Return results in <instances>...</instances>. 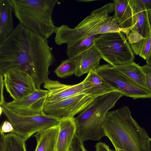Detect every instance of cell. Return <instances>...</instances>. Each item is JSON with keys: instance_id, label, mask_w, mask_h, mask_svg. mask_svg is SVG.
Listing matches in <instances>:
<instances>
[{"instance_id": "23", "label": "cell", "mask_w": 151, "mask_h": 151, "mask_svg": "<svg viewBox=\"0 0 151 151\" xmlns=\"http://www.w3.org/2000/svg\"><path fill=\"white\" fill-rule=\"evenodd\" d=\"M76 69V61L68 59L63 61L55 69L54 73L58 77L64 78L75 74Z\"/></svg>"}, {"instance_id": "16", "label": "cell", "mask_w": 151, "mask_h": 151, "mask_svg": "<svg viewBox=\"0 0 151 151\" xmlns=\"http://www.w3.org/2000/svg\"><path fill=\"white\" fill-rule=\"evenodd\" d=\"M59 124L41 130L34 135L37 142L34 151H56Z\"/></svg>"}, {"instance_id": "5", "label": "cell", "mask_w": 151, "mask_h": 151, "mask_svg": "<svg viewBox=\"0 0 151 151\" xmlns=\"http://www.w3.org/2000/svg\"><path fill=\"white\" fill-rule=\"evenodd\" d=\"M122 96L116 91L99 96L74 117L76 134L83 142L98 141L105 136L103 127L106 114Z\"/></svg>"}, {"instance_id": "10", "label": "cell", "mask_w": 151, "mask_h": 151, "mask_svg": "<svg viewBox=\"0 0 151 151\" xmlns=\"http://www.w3.org/2000/svg\"><path fill=\"white\" fill-rule=\"evenodd\" d=\"M4 78L6 91L13 100L22 99L33 93L37 88L31 75L24 71H9L4 75Z\"/></svg>"}, {"instance_id": "14", "label": "cell", "mask_w": 151, "mask_h": 151, "mask_svg": "<svg viewBox=\"0 0 151 151\" xmlns=\"http://www.w3.org/2000/svg\"><path fill=\"white\" fill-rule=\"evenodd\" d=\"M101 57L94 46L83 52L74 60L77 64V69L75 75L80 77L88 73L99 66Z\"/></svg>"}, {"instance_id": "24", "label": "cell", "mask_w": 151, "mask_h": 151, "mask_svg": "<svg viewBox=\"0 0 151 151\" xmlns=\"http://www.w3.org/2000/svg\"><path fill=\"white\" fill-rule=\"evenodd\" d=\"M129 3L132 8L151 10V0H128Z\"/></svg>"}, {"instance_id": "15", "label": "cell", "mask_w": 151, "mask_h": 151, "mask_svg": "<svg viewBox=\"0 0 151 151\" xmlns=\"http://www.w3.org/2000/svg\"><path fill=\"white\" fill-rule=\"evenodd\" d=\"M59 126V130L56 151H68L76 134L74 117L61 119Z\"/></svg>"}, {"instance_id": "21", "label": "cell", "mask_w": 151, "mask_h": 151, "mask_svg": "<svg viewBox=\"0 0 151 151\" xmlns=\"http://www.w3.org/2000/svg\"><path fill=\"white\" fill-rule=\"evenodd\" d=\"M98 35L90 36L67 45L66 54L68 59L74 60L83 52L94 46Z\"/></svg>"}, {"instance_id": "19", "label": "cell", "mask_w": 151, "mask_h": 151, "mask_svg": "<svg viewBox=\"0 0 151 151\" xmlns=\"http://www.w3.org/2000/svg\"><path fill=\"white\" fill-rule=\"evenodd\" d=\"M113 67L136 83L147 89L145 81L146 75L142 70V66H140L133 61Z\"/></svg>"}, {"instance_id": "7", "label": "cell", "mask_w": 151, "mask_h": 151, "mask_svg": "<svg viewBox=\"0 0 151 151\" xmlns=\"http://www.w3.org/2000/svg\"><path fill=\"white\" fill-rule=\"evenodd\" d=\"M1 106L3 113L12 124L13 133L26 141L33 134L59 124L60 119L44 114L37 115H20Z\"/></svg>"}, {"instance_id": "2", "label": "cell", "mask_w": 151, "mask_h": 151, "mask_svg": "<svg viewBox=\"0 0 151 151\" xmlns=\"http://www.w3.org/2000/svg\"><path fill=\"white\" fill-rule=\"evenodd\" d=\"M103 127L105 136L114 148L112 151H149L150 138L133 118L127 106L108 111Z\"/></svg>"}, {"instance_id": "20", "label": "cell", "mask_w": 151, "mask_h": 151, "mask_svg": "<svg viewBox=\"0 0 151 151\" xmlns=\"http://www.w3.org/2000/svg\"><path fill=\"white\" fill-rule=\"evenodd\" d=\"M92 84V87L88 94L99 96L115 91L94 70L89 72L86 76Z\"/></svg>"}, {"instance_id": "3", "label": "cell", "mask_w": 151, "mask_h": 151, "mask_svg": "<svg viewBox=\"0 0 151 151\" xmlns=\"http://www.w3.org/2000/svg\"><path fill=\"white\" fill-rule=\"evenodd\" d=\"M113 3H109L92 11L74 28L67 25L56 27L55 41L58 45H67L91 36L109 32H122L127 38L129 29L120 28L116 21L109 14L114 12Z\"/></svg>"}, {"instance_id": "34", "label": "cell", "mask_w": 151, "mask_h": 151, "mask_svg": "<svg viewBox=\"0 0 151 151\" xmlns=\"http://www.w3.org/2000/svg\"><path fill=\"white\" fill-rule=\"evenodd\" d=\"M148 11L149 20L151 29V10Z\"/></svg>"}, {"instance_id": "31", "label": "cell", "mask_w": 151, "mask_h": 151, "mask_svg": "<svg viewBox=\"0 0 151 151\" xmlns=\"http://www.w3.org/2000/svg\"><path fill=\"white\" fill-rule=\"evenodd\" d=\"M145 81L147 89L151 95V78L146 75Z\"/></svg>"}, {"instance_id": "1", "label": "cell", "mask_w": 151, "mask_h": 151, "mask_svg": "<svg viewBox=\"0 0 151 151\" xmlns=\"http://www.w3.org/2000/svg\"><path fill=\"white\" fill-rule=\"evenodd\" d=\"M47 39L19 23L0 43V75L12 70L26 72L37 88L48 79L55 59Z\"/></svg>"}, {"instance_id": "6", "label": "cell", "mask_w": 151, "mask_h": 151, "mask_svg": "<svg viewBox=\"0 0 151 151\" xmlns=\"http://www.w3.org/2000/svg\"><path fill=\"white\" fill-rule=\"evenodd\" d=\"M124 34L122 32L100 35L95 38L94 45L101 58L112 66L133 61L134 55Z\"/></svg>"}, {"instance_id": "35", "label": "cell", "mask_w": 151, "mask_h": 151, "mask_svg": "<svg viewBox=\"0 0 151 151\" xmlns=\"http://www.w3.org/2000/svg\"><path fill=\"white\" fill-rule=\"evenodd\" d=\"M149 151H151V138H150L149 142Z\"/></svg>"}, {"instance_id": "18", "label": "cell", "mask_w": 151, "mask_h": 151, "mask_svg": "<svg viewBox=\"0 0 151 151\" xmlns=\"http://www.w3.org/2000/svg\"><path fill=\"white\" fill-rule=\"evenodd\" d=\"M113 1L114 12L113 17L120 28L130 29L132 24L133 13L128 0Z\"/></svg>"}, {"instance_id": "37", "label": "cell", "mask_w": 151, "mask_h": 151, "mask_svg": "<svg viewBox=\"0 0 151 151\" xmlns=\"http://www.w3.org/2000/svg\"><path fill=\"white\" fill-rule=\"evenodd\" d=\"M68 151H69V150Z\"/></svg>"}, {"instance_id": "32", "label": "cell", "mask_w": 151, "mask_h": 151, "mask_svg": "<svg viewBox=\"0 0 151 151\" xmlns=\"http://www.w3.org/2000/svg\"><path fill=\"white\" fill-rule=\"evenodd\" d=\"M0 151H4V134L0 132Z\"/></svg>"}, {"instance_id": "8", "label": "cell", "mask_w": 151, "mask_h": 151, "mask_svg": "<svg viewBox=\"0 0 151 151\" xmlns=\"http://www.w3.org/2000/svg\"><path fill=\"white\" fill-rule=\"evenodd\" d=\"M115 91L123 96L135 99L150 98L148 90L109 64L100 65L94 70Z\"/></svg>"}, {"instance_id": "13", "label": "cell", "mask_w": 151, "mask_h": 151, "mask_svg": "<svg viewBox=\"0 0 151 151\" xmlns=\"http://www.w3.org/2000/svg\"><path fill=\"white\" fill-rule=\"evenodd\" d=\"M132 24L127 39L132 50L136 55H139L151 35V29L147 10L132 11Z\"/></svg>"}, {"instance_id": "30", "label": "cell", "mask_w": 151, "mask_h": 151, "mask_svg": "<svg viewBox=\"0 0 151 151\" xmlns=\"http://www.w3.org/2000/svg\"><path fill=\"white\" fill-rule=\"evenodd\" d=\"M142 68L145 75L151 78V67L146 65L142 66Z\"/></svg>"}, {"instance_id": "36", "label": "cell", "mask_w": 151, "mask_h": 151, "mask_svg": "<svg viewBox=\"0 0 151 151\" xmlns=\"http://www.w3.org/2000/svg\"><path fill=\"white\" fill-rule=\"evenodd\" d=\"M3 113V109L1 106H0V115H1L2 113Z\"/></svg>"}, {"instance_id": "29", "label": "cell", "mask_w": 151, "mask_h": 151, "mask_svg": "<svg viewBox=\"0 0 151 151\" xmlns=\"http://www.w3.org/2000/svg\"><path fill=\"white\" fill-rule=\"evenodd\" d=\"M95 148L96 151H112L108 145L101 142L97 143Z\"/></svg>"}, {"instance_id": "25", "label": "cell", "mask_w": 151, "mask_h": 151, "mask_svg": "<svg viewBox=\"0 0 151 151\" xmlns=\"http://www.w3.org/2000/svg\"><path fill=\"white\" fill-rule=\"evenodd\" d=\"M70 151H88L85 148L83 142L76 134L69 149Z\"/></svg>"}, {"instance_id": "22", "label": "cell", "mask_w": 151, "mask_h": 151, "mask_svg": "<svg viewBox=\"0 0 151 151\" xmlns=\"http://www.w3.org/2000/svg\"><path fill=\"white\" fill-rule=\"evenodd\" d=\"M26 140L14 133L5 134L4 151H27Z\"/></svg>"}, {"instance_id": "12", "label": "cell", "mask_w": 151, "mask_h": 151, "mask_svg": "<svg viewBox=\"0 0 151 151\" xmlns=\"http://www.w3.org/2000/svg\"><path fill=\"white\" fill-rule=\"evenodd\" d=\"M48 93L47 90L37 88L33 93L22 99L6 102L1 106L20 115H44V107Z\"/></svg>"}, {"instance_id": "33", "label": "cell", "mask_w": 151, "mask_h": 151, "mask_svg": "<svg viewBox=\"0 0 151 151\" xmlns=\"http://www.w3.org/2000/svg\"><path fill=\"white\" fill-rule=\"evenodd\" d=\"M147 65L151 67V52L149 57L145 60Z\"/></svg>"}, {"instance_id": "11", "label": "cell", "mask_w": 151, "mask_h": 151, "mask_svg": "<svg viewBox=\"0 0 151 151\" xmlns=\"http://www.w3.org/2000/svg\"><path fill=\"white\" fill-rule=\"evenodd\" d=\"M43 84L44 88L48 91L45 103L55 102L81 93L89 94L92 87L91 82L86 77L81 82L73 85L65 84L49 78Z\"/></svg>"}, {"instance_id": "26", "label": "cell", "mask_w": 151, "mask_h": 151, "mask_svg": "<svg viewBox=\"0 0 151 151\" xmlns=\"http://www.w3.org/2000/svg\"><path fill=\"white\" fill-rule=\"evenodd\" d=\"M151 52V35L142 48L139 55L146 60Z\"/></svg>"}, {"instance_id": "4", "label": "cell", "mask_w": 151, "mask_h": 151, "mask_svg": "<svg viewBox=\"0 0 151 151\" xmlns=\"http://www.w3.org/2000/svg\"><path fill=\"white\" fill-rule=\"evenodd\" d=\"M11 0L19 24L47 39L55 33L52 15L58 0Z\"/></svg>"}, {"instance_id": "9", "label": "cell", "mask_w": 151, "mask_h": 151, "mask_svg": "<svg viewBox=\"0 0 151 151\" xmlns=\"http://www.w3.org/2000/svg\"><path fill=\"white\" fill-rule=\"evenodd\" d=\"M97 97L81 93L55 102L45 103L44 112L60 120L73 117L89 106Z\"/></svg>"}, {"instance_id": "17", "label": "cell", "mask_w": 151, "mask_h": 151, "mask_svg": "<svg viewBox=\"0 0 151 151\" xmlns=\"http://www.w3.org/2000/svg\"><path fill=\"white\" fill-rule=\"evenodd\" d=\"M11 0H0V43L14 31Z\"/></svg>"}, {"instance_id": "28", "label": "cell", "mask_w": 151, "mask_h": 151, "mask_svg": "<svg viewBox=\"0 0 151 151\" xmlns=\"http://www.w3.org/2000/svg\"><path fill=\"white\" fill-rule=\"evenodd\" d=\"M0 105L1 106L4 104L6 102L4 95V76L0 75Z\"/></svg>"}, {"instance_id": "27", "label": "cell", "mask_w": 151, "mask_h": 151, "mask_svg": "<svg viewBox=\"0 0 151 151\" xmlns=\"http://www.w3.org/2000/svg\"><path fill=\"white\" fill-rule=\"evenodd\" d=\"M14 128L12 124L9 121H5L1 125L0 132L4 134L6 133H13Z\"/></svg>"}]
</instances>
